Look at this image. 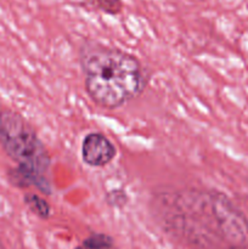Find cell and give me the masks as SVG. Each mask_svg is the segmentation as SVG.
Masks as SVG:
<instances>
[{
  "label": "cell",
  "mask_w": 248,
  "mask_h": 249,
  "mask_svg": "<svg viewBox=\"0 0 248 249\" xmlns=\"http://www.w3.org/2000/svg\"><path fill=\"white\" fill-rule=\"evenodd\" d=\"M172 240L190 249H248V218L226 194L204 187H162L148 203Z\"/></svg>",
  "instance_id": "6da1fadb"
},
{
  "label": "cell",
  "mask_w": 248,
  "mask_h": 249,
  "mask_svg": "<svg viewBox=\"0 0 248 249\" xmlns=\"http://www.w3.org/2000/svg\"><path fill=\"white\" fill-rule=\"evenodd\" d=\"M82 246L92 249H114L116 242L112 236L104 232H95L84 238Z\"/></svg>",
  "instance_id": "8992f818"
},
{
  "label": "cell",
  "mask_w": 248,
  "mask_h": 249,
  "mask_svg": "<svg viewBox=\"0 0 248 249\" xmlns=\"http://www.w3.org/2000/svg\"><path fill=\"white\" fill-rule=\"evenodd\" d=\"M82 160L91 168H104L116 158L117 148L105 134L92 131L82 141Z\"/></svg>",
  "instance_id": "277c9868"
},
{
  "label": "cell",
  "mask_w": 248,
  "mask_h": 249,
  "mask_svg": "<svg viewBox=\"0 0 248 249\" xmlns=\"http://www.w3.org/2000/svg\"><path fill=\"white\" fill-rule=\"evenodd\" d=\"M74 249H92V248H88V247H84V246H78V247H75Z\"/></svg>",
  "instance_id": "30bf717a"
},
{
  "label": "cell",
  "mask_w": 248,
  "mask_h": 249,
  "mask_svg": "<svg viewBox=\"0 0 248 249\" xmlns=\"http://www.w3.org/2000/svg\"><path fill=\"white\" fill-rule=\"evenodd\" d=\"M91 5L95 10L101 11L106 15L117 16L123 11V0H85Z\"/></svg>",
  "instance_id": "52a82bcc"
},
{
  "label": "cell",
  "mask_w": 248,
  "mask_h": 249,
  "mask_svg": "<svg viewBox=\"0 0 248 249\" xmlns=\"http://www.w3.org/2000/svg\"><path fill=\"white\" fill-rule=\"evenodd\" d=\"M0 146L16 167L7 172V179L17 189L35 187L45 196L53 194L51 157L35 129L14 109L0 111Z\"/></svg>",
  "instance_id": "3957f363"
},
{
  "label": "cell",
  "mask_w": 248,
  "mask_h": 249,
  "mask_svg": "<svg viewBox=\"0 0 248 249\" xmlns=\"http://www.w3.org/2000/svg\"><path fill=\"white\" fill-rule=\"evenodd\" d=\"M23 202L27 208L41 220H48L51 216V206L40 195L28 192L24 194Z\"/></svg>",
  "instance_id": "5b68a950"
},
{
  "label": "cell",
  "mask_w": 248,
  "mask_h": 249,
  "mask_svg": "<svg viewBox=\"0 0 248 249\" xmlns=\"http://www.w3.org/2000/svg\"><path fill=\"white\" fill-rule=\"evenodd\" d=\"M0 249H6V247H5L4 242L1 241V238H0Z\"/></svg>",
  "instance_id": "9c48e42d"
},
{
  "label": "cell",
  "mask_w": 248,
  "mask_h": 249,
  "mask_svg": "<svg viewBox=\"0 0 248 249\" xmlns=\"http://www.w3.org/2000/svg\"><path fill=\"white\" fill-rule=\"evenodd\" d=\"M84 89L89 99L108 111L140 96L148 77L136 56L117 46L87 39L78 51Z\"/></svg>",
  "instance_id": "7a4b0ae2"
},
{
  "label": "cell",
  "mask_w": 248,
  "mask_h": 249,
  "mask_svg": "<svg viewBox=\"0 0 248 249\" xmlns=\"http://www.w3.org/2000/svg\"><path fill=\"white\" fill-rule=\"evenodd\" d=\"M106 202L112 208H123L128 203V195L124 190L114 189L106 194Z\"/></svg>",
  "instance_id": "ba28073f"
}]
</instances>
